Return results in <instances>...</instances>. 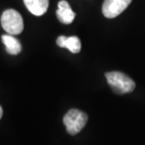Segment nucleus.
<instances>
[{"instance_id":"7ed1b4c3","label":"nucleus","mask_w":145,"mask_h":145,"mask_svg":"<svg viewBox=\"0 0 145 145\" xmlns=\"http://www.w3.org/2000/svg\"><path fill=\"white\" fill-rule=\"evenodd\" d=\"M87 114L77 109L69 110L64 116L63 122L67 127V133L70 135L78 134L87 123Z\"/></svg>"},{"instance_id":"6e6552de","label":"nucleus","mask_w":145,"mask_h":145,"mask_svg":"<svg viewBox=\"0 0 145 145\" xmlns=\"http://www.w3.org/2000/svg\"><path fill=\"white\" fill-rule=\"evenodd\" d=\"M1 39L3 43L5 44L6 51H7L8 54L11 55H16L20 54L22 51L21 42L15 37H13V35H10V34L3 35Z\"/></svg>"},{"instance_id":"423d86ee","label":"nucleus","mask_w":145,"mask_h":145,"mask_svg":"<svg viewBox=\"0 0 145 145\" xmlns=\"http://www.w3.org/2000/svg\"><path fill=\"white\" fill-rule=\"evenodd\" d=\"M57 45L61 48H66L72 54H78L82 49V43L78 37L60 36L56 40Z\"/></svg>"},{"instance_id":"39448f33","label":"nucleus","mask_w":145,"mask_h":145,"mask_svg":"<svg viewBox=\"0 0 145 145\" xmlns=\"http://www.w3.org/2000/svg\"><path fill=\"white\" fill-rule=\"evenodd\" d=\"M56 16L58 18V20L62 24H69L75 19L76 14L71 10L69 4L66 0H61L58 3V10L56 11Z\"/></svg>"},{"instance_id":"f03ea898","label":"nucleus","mask_w":145,"mask_h":145,"mask_svg":"<svg viewBox=\"0 0 145 145\" xmlns=\"http://www.w3.org/2000/svg\"><path fill=\"white\" fill-rule=\"evenodd\" d=\"M1 24L3 29L10 35H19L24 30V20L15 10H7L2 13Z\"/></svg>"},{"instance_id":"f257e3e1","label":"nucleus","mask_w":145,"mask_h":145,"mask_svg":"<svg viewBox=\"0 0 145 145\" xmlns=\"http://www.w3.org/2000/svg\"><path fill=\"white\" fill-rule=\"evenodd\" d=\"M108 83L117 94L131 93L136 87L135 82L125 73L119 71L107 72L105 74Z\"/></svg>"},{"instance_id":"1a4fd4ad","label":"nucleus","mask_w":145,"mask_h":145,"mask_svg":"<svg viewBox=\"0 0 145 145\" xmlns=\"http://www.w3.org/2000/svg\"><path fill=\"white\" fill-rule=\"evenodd\" d=\"M2 115H3V109H2V107L0 106V119L2 118Z\"/></svg>"},{"instance_id":"20e7f679","label":"nucleus","mask_w":145,"mask_h":145,"mask_svg":"<svg viewBox=\"0 0 145 145\" xmlns=\"http://www.w3.org/2000/svg\"><path fill=\"white\" fill-rule=\"evenodd\" d=\"M132 0H105L102 12L105 17L112 19L120 15L130 5Z\"/></svg>"},{"instance_id":"0eeeda50","label":"nucleus","mask_w":145,"mask_h":145,"mask_svg":"<svg viewBox=\"0 0 145 145\" xmlns=\"http://www.w3.org/2000/svg\"><path fill=\"white\" fill-rule=\"evenodd\" d=\"M24 3L27 10L36 16L43 15L49 7V0H24Z\"/></svg>"}]
</instances>
